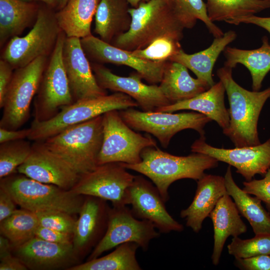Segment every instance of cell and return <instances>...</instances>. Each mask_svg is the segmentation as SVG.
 I'll return each instance as SVG.
<instances>
[{
	"mask_svg": "<svg viewBox=\"0 0 270 270\" xmlns=\"http://www.w3.org/2000/svg\"><path fill=\"white\" fill-rule=\"evenodd\" d=\"M171 3L174 12L184 28H192L198 20L206 24L214 38L224 34L222 30L210 20L206 4L202 0H171Z\"/></svg>",
	"mask_w": 270,
	"mask_h": 270,
	"instance_id": "35",
	"label": "cell"
},
{
	"mask_svg": "<svg viewBox=\"0 0 270 270\" xmlns=\"http://www.w3.org/2000/svg\"><path fill=\"white\" fill-rule=\"evenodd\" d=\"M180 42L171 37H162L146 48L130 51V52L133 56L143 60L155 62L169 61L182 49Z\"/></svg>",
	"mask_w": 270,
	"mask_h": 270,
	"instance_id": "38",
	"label": "cell"
},
{
	"mask_svg": "<svg viewBox=\"0 0 270 270\" xmlns=\"http://www.w3.org/2000/svg\"><path fill=\"white\" fill-rule=\"evenodd\" d=\"M14 174L0 179V186L21 208L34 213L51 210L70 214L80 213L84 200L82 196L20 173Z\"/></svg>",
	"mask_w": 270,
	"mask_h": 270,
	"instance_id": "5",
	"label": "cell"
},
{
	"mask_svg": "<svg viewBox=\"0 0 270 270\" xmlns=\"http://www.w3.org/2000/svg\"><path fill=\"white\" fill-rule=\"evenodd\" d=\"M66 38L62 30L43 73L34 101V120H48L74 102L63 62Z\"/></svg>",
	"mask_w": 270,
	"mask_h": 270,
	"instance_id": "10",
	"label": "cell"
},
{
	"mask_svg": "<svg viewBox=\"0 0 270 270\" xmlns=\"http://www.w3.org/2000/svg\"><path fill=\"white\" fill-rule=\"evenodd\" d=\"M127 170L122 162L98 165L81 175L70 190L77 194L110 201L114 207L126 206L129 204L128 190L135 177Z\"/></svg>",
	"mask_w": 270,
	"mask_h": 270,
	"instance_id": "13",
	"label": "cell"
},
{
	"mask_svg": "<svg viewBox=\"0 0 270 270\" xmlns=\"http://www.w3.org/2000/svg\"><path fill=\"white\" fill-rule=\"evenodd\" d=\"M110 210L106 200L87 196L73 233L72 244L76 253L86 251L100 242L108 228Z\"/></svg>",
	"mask_w": 270,
	"mask_h": 270,
	"instance_id": "21",
	"label": "cell"
},
{
	"mask_svg": "<svg viewBox=\"0 0 270 270\" xmlns=\"http://www.w3.org/2000/svg\"><path fill=\"white\" fill-rule=\"evenodd\" d=\"M24 2H32L34 0H20Z\"/></svg>",
	"mask_w": 270,
	"mask_h": 270,
	"instance_id": "52",
	"label": "cell"
},
{
	"mask_svg": "<svg viewBox=\"0 0 270 270\" xmlns=\"http://www.w3.org/2000/svg\"><path fill=\"white\" fill-rule=\"evenodd\" d=\"M188 69L178 62H166L159 86L170 104L192 98L210 88L200 80L192 77Z\"/></svg>",
	"mask_w": 270,
	"mask_h": 270,
	"instance_id": "25",
	"label": "cell"
},
{
	"mask_svg": "<svg viewBox=\"0 0 270 270\" xmlns=\"http://www.w3.org/2000/svg\"><path fill=\"white\" fill-rule=\"evenodd\" d=\"M103 139L98 165L108 162L130 164L142 161L141 152L156 142L148 134L143 136L130 128L122 120L119 110L102 114Z\"/></svg>",
	"mask_w": 270,
	"mask_h": 270,
	"instance_id": "8",
	"label": "cell"
},
{
	"mask_svg": "<svg viewBox=\"0 0 270 270\" xmlns=\"http://www.w3.org/2000/svg\"><path fill=\"white\" fill-rule=\"evenodd\" d=\"M132 22L129 30L110 44L128 51L140 50L156 40L168 36L180 40L185 28L171 2L150 0L129 8Z\"/></svg>",
	"mask_w": 270,
	"mask_h": 270,
	"instance_id": "2",
	"label": "cell"
},
{
	"mask_svg": "<svg viewBox=\"0 0 270 270\" xmlns=\"http://www.w3.org/2000/svg\"><path fill=\"white\" fill-rule=\"evenodd\" d=\"M132 8H136L142 2H148L150 0H126Z\"/></svg>",
	"mask_w": 270,
	"mask_h": 270,
	"instance_id": "50",
	"label": "cell"
},
{
	"mask_svg": "<svg viewBox=\"0 0 270 270\" xmlns=\"http://www.w3.org/2000/svg\"><path fill=\"white\" fill-rule=\"evenodd\" d=\"M48 62V57L40 56L14 70L4 102L0 128L18 130L27 122Z\"/></svg>",
	"mask_w": 270,
	"mask_h": 270,
	"instance_id": "9",
	"label": "cell"
},
{
	"mask_svg": "<svg viewBox=\"0 0 270 270\" xmlns=\"http://www.w3.org/2000/svg\"><path fill=\"white\" fill-rule=\"evenodd\" d=\"M30 132V128L22 130H8L0 128V144L28 138Z\"/></svg>",
	"mask_w": 270,
	"mask_h": 270,
	"instance_id": "45",
	"label": "cell"
},
{
	"mask_svg": "<svg viewBox=\"0 0 270 270\" xmlns=\"http://www.w3.org/2000/svg\"><path fill=\"white\" fill-rule=\"evenodd\" d=\"M124 122L137 132L154 136L161 146L168 148L172 138L178 132L192 129L204 136V128L212 120L194 112L174 114L157 111L144 112L132 108L119 110Z\"/></svg>",
	"mask_w": 270,
	"mask_h": 270,
	"instance_id": "11",
	"label": "cell"
},
{
	"mask_svg": "<svg viewBox=\"0 0 270 270\" xmlns=\"http://www.w3.org/2000/svg\"><path fill=\"white\" fill-rule=\"evenodd\" d=\"M50 8L40 7L30 31L24 36L12 38L4 48L1 58L9 62L14 70L52 54L62 30L56 13Z\"/></svg>",
	"mask_w": 270,
	"mask_h": 270,
	"instance_id": "7",
	"label": "cell"
},
{
	"mask_svg": "<svg viewBox=\"0 0 270 270\" xmlns=\"http://www.w3.org/2000/svg\"><path fill=\"white\" fill-rule=\"evenodd\" d=\"M16 204L8 191L0 186V222L9 217L16 210Z\"/></svg>",
	"mask_w": 270,
	"mask_h": 270,
	"instance_id": "44",
	"label": "cell"
},
{
	"mask_svg": "<svg viewBox=\"0 0 270 270\" xmlns=\"http://www.w3.org/2000/svg\"><path fill=\"white\" fill-rule=\"evenodd\" d=\"M214 226V244L212 255V264H218L226 239L245 233L247 228L236 206L228 194L223 196L209 215Z\"/></svg>",
	"mask_w": 270,
	"mask_h": 270,
	"instance_id": "24",
	"label": "cell"
},
{
	"mask_svg": "<svg viewBox=\"0 0 270 270\" xmlns=\"http://www.w3.org/2000/svg\"><path fill=\"white\" fill-rule=\"evenodd\" d=\"M12 247L9 240L1 234L0 236V258L12 254Z\"/></svg>",
	"mask_w": 270,
	"mask_h": 270,
	"instance_id": "48",
	"label": "cell"
},
{
	"mask_svg": "<svg viewBox=\"0 0 270 270\" xmlns=\"http://www.w3.org/2000/svg\"><path fill=\"white\" fill-rule=\"evenodd\" d=\"M80 42L88 58L94 62L124 65L136 70L150 84H157L161 82L167 61L155 62L137 58L130 51L118 48L92 34L80 38Z\"/></svg>",
	"mask_w": 270,
	"mask_h": 270,
	"instance_id": "18",
	"label": "cell"
},
{
	"mask_svg": "<svg viewBox=\"0 0 270 270\" xmlns=\"http://www.w3.org/2000/svg\"><path fill=\"white\" fill-rule=\"evenodd\" d=\"M166 0V1H168V2H171V0Z\"/></svg>",
	"mask_w": 270,
	"mask_h": 270,
	"instance_id": "53",
	"label": "cell"
},
{
	"mask_svg": "<svg viewBox=\"0 0 270 270\" xmlns=\"http://www.w3.org/2000/svg\"><path fill=\"white\" fill-rule=\"evenodd\" d=\"M225 88L220 80L206 90L190 99L156 108L154 111L174 112L181 110L196 111L214 120L222 129L230 125V114L224 104Z\"/></svg>",
	"mask_w": 270,
	"mask_h": 270,
	"instance_id": "23",
	"label": "cell"
},
{
	"mask_svg": "<svg viewBox=\"0 0 270 270\" xmlns=\"http://www.w3.org/2000/svg\"><path fill=\"white\" fill-rule=\"evenodd\" d=\"M35 214L40 225L73 234L76 220L70 214L57 210L44 211Z\"/></svg>",
	"mask_w": 270,
	"mask_h": 270,
	"instance_id": "39",
	"label": "cell"
},
{
	"mask_svg": "<svg viewBox=\"0 0 270 270\" xmlns=\"http://www.w3.org/2000/svg\"><path fill=\"white\" fill-rule=\"evenodd\" d=\"M236 264L244 270H270V255L262 254L244 258H236Z\"/></svg>",
	"mask_w": 270,
	"mask_h": 270,
	"instance_id": "42",
	"label": "cell"
},
{
	"mask_svg": "<svg viewBox=\"0 0 270 270\" xmlns=\"http://www.w3.org/2000/svg\"><path fill=\"white\" fill-rule=\"evenodd\" d=\"M140 156V163L122 164L150 178L165 202L169 200L168 189L174 182L184 178L198 180L205 174L206 170L216 168L218 164L217 160L208 155L194 152L177 156L164 152L157 146L144 148Z\"/></svg>",
	"mask_w": 270,
	"mask_h": 270,
	"instance_id": "1",
	"label": "cell"
},
{
	"mask_svg": "<svg viewBox=\"0 0 270 270\" xmlns=\"http://www.w3.org/2000/svg\"><path fill=\"white\" fill-rule=\"evenodd\" d=\"M62 58L74 102L108 94L96 81L80 38L66 36Z\"/></svg>",
	"mask_w": 270,
	"mask_h": 270,
	"instance_id": "19",
	"label": "cell"
},
{
	"mask_svg": "<svg viewBox=\"0 0 270 270\" xmlns=\"http://www.w3.org/2000/svg\"><path fill=\"white\" fill-rule=\"evenodd\" d=\"M32 144L24 140L1 143L0 145V178L12 174L30 154Z\"/></svg>",
	"mask_w": 270,
	"mask_h": 270,
	"instance_id": "36",
	"label": "cell"
},
{
	"mask_svg": "<svg viewBox=\"0 0 270 270\" xmlns=\"http://www.w3.org/2000/svg\"><path fill=\"white\" fill-rule=\"evenodd\" d=\"M100 0H68L56 12L61 30L67 37L82 38L91 35V24Z\"/></svg>",
	"mask_w": 270,
	"mask_h": 270,
	"instance_id": "31",
	"label": "cell"
},
{
	"mask_svg": "<svg viewBox=\"0 0 270 270\" xmlns=\"http://www.w3.org/2000/svg\"><path fill=\"white\" fill-rule=\"evenodd\" d=\"M68 0H60L58 8V9H60L62 8H63L65 4H66Z\"/></svg>",
	"mask_w": 270,
	"mask_h": 270,
	"instance_id": "51",
	"label": "cell"
},
{
	"mask_svg": "<svg viewBox=\"0 0 270 270\" xmlns=\"http://www.w3.org/2000/svg\"><path fill=\"white\" fill-rule=\"evenodd\" d=\"M236 38V32L229 30L221 36L214 38L212 43L208 48L193 54H188L182 48L169 61L182 64L191 70L198 78L211 87L215 84L212 76L214 64L220 54Z\"/></svg>",
	"mask_w": 270,
	"mask_h": 270,
	"instance_id": "26",
	"label": "cell"
},
{
	"mask_svg": "<svg viewBox=\"0 0 270 270\" xmlns=\"http://www.w3.org/2000/svg\"><path fill=\"white\" fill-rule=\"evenodd\" d=\"M17 172L38 182L70 190L80 175L50 150L42 141L32 144L30 155Z\"/></svg>",
	"mask_w": 270,
	"mask_h": 270,
	"instance_id": "15",
	"label": "cell"
},
{
	"mask_svg": "<svg viewBox=\"0 0 270 270\" xmlns=\"http://www.w3.org/2000/svg\"><path fill=\"white\" fill-rule=\"evenodd\" d=\"M14 69L7 61L0 60V108H2L4 98L11 82Z\"/></svg>",
	"mask_w": 270,
	"mask_h": 270,
	"instance_id": "43",
	"label": "cell"
},
{
	"mask_svg": "<svg viewBox=\"0 0 270 270\" xmlns=\"http://www.w3.org/2000/svg\"><path fill=\"white\" fill-rule=\"evenodd\" d=\"M41 1L45 3L50 8H54L56 6H58L60 0H36Z\"/></svg>",
	"mask_w": 270,
	"mask_h": 270,
	"instance_id": "49",
	"label": "cell"
},
{
	"mask_svg": "<svg viewBox=\"0 0 270 270\" xmlns=\"http://www.w3.org/2000/svg\"><path fill=\"white\" fill-rule=\"evenodd\" d=\"M102 139V115L69 127L42 142L81 176L98 166Z\"/></svg>",
	"mask_w": 270,
	"mask_h": 270,
	"instance_id": "4",
	"label": "cell"
},
{
	"mask_svg": "<svg viewBox=\"0 0 270 270\" xmlns=\"http://www.w3.org/2000/svg\"><path fill=\"white\" fill-rule=\"evenodd\" d=\"M35 236L51 242L72 243L73 234L60 232L40 225L35 232Z\"/></svg>",
	"mask_w": 270,
	"mask_h": 270,
	"instance_id": "41",
	"label": "cell"
},
{
	"mask_svg": "<svg viewBox=\"0 0 270 270\" xmlns=\"http://www.w3.org/2000/svg\"><path fill=\"white\" fill-rule=\"evenodd\" d=\"M262 44L258 48L246 50L226 46L224 50L226 58L224 66L233 68L238 64H243L250 71L252 88L259 91L262 82L270 71V44L266 36L262 38Z\"/></svg>",
	"mask_w": 270,
	"mask_h": 270,
	"instance_id": "30",
	"label": "cell"
},
{
	"mask_svg": "<svg viewBox=\"0 0 270 270\" xmlns=\"http://www.w3.org/2000/svg\"><path fill=\"white\" fill-rule=\"evenodd\" d=\"M139 246L134 242H126L108 254L73 266L69 270H140L136 258Z\"/></svg>",
	"mask_w": 270,
	"mask_h": 270,
	"instance_id": "33",
	"label": "cell"
},
{
	"mask_svg": "<svg viewBox=\"0 0 270 270\" xmlns=\"http://www.w3.org/2000/svg\"><path fill=\"white\" fill-rule=\"evenodd\" d=\"M197 188L192 202L180 212L186 226L198 232L204 219L209 216L218 200L227 194L223 176L204 174L197 180Z\"/></svg>",
	"mask_w": 270,
	"mask_h": 270,
	"instance_id": "22",
	"label": "cell"
},
{
	"mask_svg": "<svg viewBox=\"0 0 270 270\" xmlns=\"http://www.w3.org/2000/svg\"><path fill=\"white\" fill-rule=\"evenodd\" d=\"M242 190L248 194L258 197L263 202L270 212V168L263 178L243 182Z\"/></svg>",
	"mask_w": 270,
	"mask_h": 270,
	"instance_id": "40",
	"label": "cell"
},
{
	"mask_svg": "<svg viewBox=\"0 0 270 270\" xmlns=\"http://www.w3.org/2000/svg\"><path fill=\"white\" fill-rule=\"evenodd\" d=\"M138 106V103L130 96L119 92L75 102L63 107L48 120L43 122L34 120L28 139L34 142L44 141L69 127L102 116L110 110Z\"/></svg>",
	"mask_w": 270,
	"mask_h": 270,
	"instance_id": "6",
	"label": "cell"
},
{
	"mask_svg": "<svg viewBox=\"0 0 270 270\" xmlns=\"http://www.w3.org/2000/svg\"><path fill=\"white\" fill-rule=\"evenodd\" d=\"M208 16L212 22H232L270 8V0H206Z\"/></svg>",
	"mask_w": 270,
	"mask_h": 270,
	"instance_id": "32",
	"label": "cell"
},
{
	"mask_svg": "<svg viewBox=\"0 0 270 270\" xmlns=\"http://www.w3.org/2000/svg\"><path fill=\"white\" fill-rule=\"evenodd\" d=\"M190 148L192 152L208 155L235 168L246 181L257 174L264 176L270 168V138L256 146L227 149L212 146L204 136H200Z\"/></svg>",
	"mask_w": 270,
	"mask_h": 270,
	"instance_id": "14",
	"label": "cell"
},
{
	"mask_svg": "<svg viewBox=\"0 0 270 270\" xmlns=\"http://www.w3.org/2000/svg\"><path fill=\"white\" fill-rule=\"evenodd\" d=\"M39 226L36 214L22 208L16 210L9 217L0 222V232L9 240L14 248L34 237Z\"/></svg>",
	"mask_w": 270,
	"mask_h": 270,
	"instance_id": "34",
	"label": "cell"
},
{
	"mask_svg": "<svg viewBox=\"0 0 270 270\" xmlns=\"http://www.w3.org/2000/svg\"><path fill=\"white\" fill-rule=\"evenodd\" d=\"M227 247L228 254L235 258L270 255V234H256L252 238L246 240L233 237Z\"/></svg>",
	"mask_w": 270,
	"mask_h": 270,
	"instance_id": "37",
	"label": "cell"
},
{
	"mask_svg": "<svg viewBox=\"0 0 270 270\" xmlns=\"http://www.w3.org/2000/svg\"><path fill=\"white\" fill-rule=\"evenodd\" d=\"M224 178L227 194L234 200L240 214L249 222L255 235L270 234V212L263 208L261 200L256 196H250L238 186L230 165Z\"/></svg>",
	"mask_w": 270,
	"mask_h": 270,
	"instance_id": "29",
	"label": "cell"
},
{
	"mask_svg": "<svg viewBox=\"0 0 270 270\" xmlns=\"http://www.w3.org/2000/svg\"><path fill=\"white\" fill-rule=\"evenodd\" d=\"M126 0H100L95 14L94 32L111 44L130 28L132 18Z\"/></svg>",
	"mask_w": 270,
	"mask_h": 270,
	"instance_id": "28",
	"label": "cell"
},
{
	"mask_svg": "<svg viewBox=\"0 0 270 270\" xmlns=\"http://www.w3.org/2000/svg\"><path fill=\"white\" fill-rule=\"evenodd\" d=\"M241 23L256 25L265 29L270 34V17H260L254 14L250 15L237 19L232 22L230 24L238 25Z\"/></svg>",
	"mask_w": 270,
	"mask_h": 270,
	"instance_id": "46",
	"label": "cell"
},
{
	"mask_svg": "<svg viewBox=\"0 0 270 270\" xmlns=\"http://www.w3.org/2000/svg\"><path fill=\"white\" fill-rule=\"evenodd\" d=\"M129 204L134 216L152 222L160 232H181L183 226L166 210L165 202L156 188L142 176H135L128 190Z\"/></svg>",
	"mask_w": 270,
	"mask_h": 270,
	"instance_id": "16",
	"label": "cell"
},
{
	"mask_svg": "<svg viewBox=\"0 0 270 270\" xmlns=\"http://www.w3.org/2000/svg\"><path fill=\"white\" fill-rule=\"evenodd\" d=\"M156 228L150 221L136 218L126 206H113L109 212L106 232L88 260L126 242H134L146 251L150 240L160 236Z\"/></svg>",
	"mask_w": 270,
	"mask_h": 270,
	"instance_id": "12",
	"label": "cell"
},
{
	"mask_svg": "<svg viewBox=\"0 0 270 270\" xmlns=\"http://www.w3.org/2000/svg\"><path fill=\"white\" fill-rule=\"evenodd\" d=\"M0 270H26L27 266L12 254L0 258Z\"/></svg>",
	"mask_w": 270,
	"mask_h": 270,
	"instance_id": "47",
	"label": "cell"
},
{
	"mask_svg": "<svg viewBox=\"0 0 270 270\" xmlns=\"http://www.w3.org/2000/svg\"><path fill=\"white\" fill-rule=\"evenodd\" d=\"M40 7L33 2L0 0V46L34 24Z\"/></svg>",
	"mask_w": 270,
	"mask_h": 270,
	"instance_id": "27",
	"label": "cell"
},
{
	"mask_svg": "<svg viewBox=\"0 0 270 270\" xmlns=\"http://www.w3.org/2000/svg\"><path fill=\"white\" fill-rule=\"evenodd\" d=\"M91 66L100 87L129 96L142 111H154L156 108L170 104L159 86L144 83L142 81V78L137 72L128 76H121L114 74L102 64L93 62Z\"/></svg>",
	"mask_w": 270,
	"mask_h": 270,
	"instance_id": "17",
	"label": "cell"
},
{
	"mask_svg": "<svg viewBox=\"0 0 270 270\" xmlns=\"http://www.w3.org/2000/svg\"><path fill=\"white\" fill-rule=\"evenodd\" d=\"M14 248L15 256L32 270H52L69 266L74 263L76 254L72 243L51 242L35 236Z\"/></svg>",
	"mask_w": 270,
	"mask_h": 270,
	"instance_id": "20",
	"label": "cell"
},
{
	"mask_svg": "<svg viewBox=\"0 0 270 270\" xmlns=\"http://www.w3.org/2000/svg\"><path fill=\"white\" fill-rule=\"evenodd\" d=\"M232 69L224 66L217 70L230 104V125L223 133L235 147L256 146L260 144L258 120L266 102L270 98V87L262 91L246 90L234 80Z\"/></svg>",
	"mask_w": 270,
	"mask_h": 270,
	"instance_id": "3",
	"label": "cell"
}]
</instances>
